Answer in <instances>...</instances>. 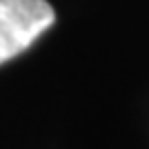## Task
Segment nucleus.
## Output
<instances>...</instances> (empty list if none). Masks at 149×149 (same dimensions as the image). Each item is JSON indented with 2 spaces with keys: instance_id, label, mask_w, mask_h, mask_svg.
Instances as JSON below:
<instances>
[{
  "instance_id": "1",
  "label": "nucleus",
  "mask_w": 149,
  "mask_h": 149,
  "mask_svg": "<svg viewBox=\"0 0 149 149\" xmlns=\"http://www.w3.org/2000/svg\"><path fill=\"white\" fill-rule=\"evenodd\" d=\"M54 20L47 0H0V65L22 54Z\"/></svg>"
}]
</instances>
